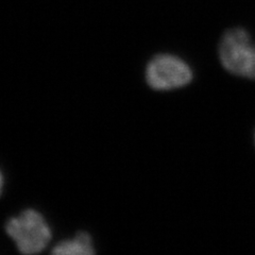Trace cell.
Wrapping results in <instances>:
<instances>
[{"mask_svg":"<svg viewBox=\"0 0 255 255\" xmlns=\"http://www.w3.org/2000/svg\"><path fill=\"white\" fill-rule=\"evenodd\" d=\"M219 60L230 74L255 80V44L243 28L229 29L218 48Z\"/></svg>","mask_w":255,"mask_h":255,"instance_id":"1","label":"cell"},{"mask_svg":"<svg viewBox=\"0 0 255 255\" xmlns=\"http://www.w3.org/2000/svg\"><path fill=\"white\" fill-rule=\"evenodd\" d=\"M5 232L22 254L41 253L49 245L51 230L41 213L26 210L7 220Z\"/></svg>","mask_w":255,"mask_h":255,"instance_id":"2","label":"cell"},{"mask_svg":"<svg viewBox=\"0 0 255 255\" xmlns=\"http://www.w3.org/2000/svg\"><path fill=\"white\" fill-rule=\"evenodd\" d=\"M194 78L188 64L177 55L157 54L146 68V81L155 91H172L188 85Z\"/></svg>","mask_w":255,"mask_h":255,"instance_id":"3","label":"cell"},{"mask_svg":"<svg viewBox=\"0 0 255 255\" xmlns=\"http://www.w3.org/2000/svg\"><path fill=\"white\" fill-rule=\"evenodd\" d=\"M58 255H92L95 253L93 238L86 232H79L73 239L59 243L52 250Z\"/></svg>","mask_w":255,"mask_h":255,"instance_id":"4","label":"cell"},{"mask_svg":"<svg viewBox=\"0 0 255 255\" xmlns=\"http://www.w3.org/2000/svg\"><path fill=\"white\" fill-rule=\"evenodd\" d=\"M2 188H3V175H2L1 170H0V196H1Z\"/></svg>","mask_w":255,"mask_h":255,"instance_id":"5","label":"cell"}]
</instances>
